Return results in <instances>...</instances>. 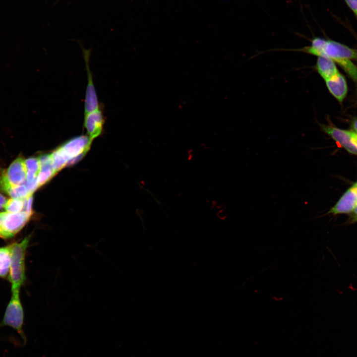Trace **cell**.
I'll use <instances>...</instances> for the list:
<instances>
[{"label":"cell","mask_w":357,"mask_h":357,"mask_svg":"<svg viewBox=\"0 0 357 357\" xmlns=\"http://www.w3.org/2000/svg\"><path fill=\"white\" fill-rule=\"evenodd\" d=\"M11 198L24 199L31 195L24 184L13 186L7 193Z\"/></svg>","instance_id":"16"},{"label":"cell","mask_w":357,"mask_h":357,"mask_svg":"<svg viewBox=\"0 0 357 357\" xmlns=\"http://www.w3.org/2000/svg\"><path fill=\"white\" fill-rule=\"evenodd\" d=\"M11 292L10 300L6 308L3 318L0 322V328L5 326L12 327L25 343L26 338L23 331L24 311L19 298V291Z\"/></svg>","instance_id":"3"},{"label":"cell","mask_w":357,"mask_h":357,"mask_svg":"<svg viewBox=\"0 0 357 357\" xmlns=\"http://www.w3.org/2000/svg\"><path fill=\"white\" fill-rule=\"evenodd\" d=\"M355 13V14H356V16H357V12H356V13Z\"/></svg>","instance_id":"24"},{"label":"cell","mask_w":357,"mask_h":357,"mask_svg":"<svg viewBox=\"0 0 357 357\" xmlns=\"http://www.w3.org/2000/svg\"><path fill=\"white\" fill-rule=\"evenodd\" d=\"M24 208V199L10 198L7 200L4 207L6 212L16 213L23 211Z\"/></svg>","instance_id":"17"},{"label":"cell","mask_w":357,"mask_h":357,"mask_svg":"<svg viewBox=\"0 0 357 357\" xmlns=\"http://www.w3.org/2000/svg\"><path fill=\"white\" fill-rule=\"evenodd\" d=\"M39 158L40 170L37 178L38 187L48 181L54 176L55 172L52 164L50 154L44 155Z\"/></svg>","instance_id":"12"},{"label":"cell","mask_w":357,"mask_h":357,"mask_svg":"<svg viewBox=\"0 0 357 357\" xmlns=\"http://www.w3.org/2000/svg\"><path fill=\"white\" fill-rule=\"evenodd\" d=\"M353 131L357 133V118L353 120L351 124Z\"/></svg>","instance_id":"21"},{"label":"cell","mask_w":357,"mask_h":357,"mask_svg":"<svg viewBox=\"0 0 357 357\" xmlns=\"http://www.w3.org/2000/svg\"><path fill=\"white\" fill-rule=\"evenodd\" d=\"M104 121L103 112L100 108L84 114V126L92 140L102 133Z\"/></svg>","instance_id":"9"},{"label":"cell","mask_w":357,"mask_h":357,"mask_svg":"<svg viewBox=\"0 0 357 357\" xmlns=\"http://www.w3.org/2000/svg\"><path fill=\"white\" fill-rule=\"evenodd\" d=\"M26 168V181L31 182L37 179L40 170L39 158H30L25 160Z\"/></svg>","instance_id":"15"},{"label":"cell","mask_w":357,"mask_h":357,"mask_svg":"<svg viewBox=\"0 0 357 357\" xmlns=\"http://www.w3.org/2000/svg\"><path fill=\"white\" fill-rule=\"evenodd\" d=\"M315 68L319 75L325 80L333 77L339 73L335 62L326 57H318Z\"/></svg>","instance_id":"13"},{"label":"cell","mask_w":357,"mask_h":357,"mask_svg":"<svg viewBox=\"0 0 357 357\" xmlns=\"http://www.w3.org/2000/svg\"><path fill=\"white\" fill-rule=\"evenodd\" d=\"M356 183V184L357 185V182Z\"/></svg>","instance_id":"25"},{"label":"cell","mask_w":357,"mask_h":357,"mask_svg":"<svg viewBox=\"0 0 357 357\" xmlns=\"http://www.w3.org/2000/svg\"><path fill=\"white\" fill-rule=\"evenodd\" d=\"M353 212H354V218L357 221V205Z\"/></svg>","instance_id":"22"},{"label":"cell","mask_w":357,"mask_h":357,"mask_svg":"<svg viewBox=\"0 0 357 357\" xmlns=\"http://www.w3.org/2000/svg\"><path fill=\"white\" fill-rule=\"evenodd\" d=\"M0 238H3L4 239V236L3 231L0 226Z\"/></svg>","instance_id":"23"},{"label":"cell","mask_w":357,"mask_h":357,"mask_svg":"<svg viewBox=\"0 0 357 357\" xmlns=\"http://www.w3.org/2000/svg\"><path fill=\"white\" fill-rule=\"evenodd\" d=\"M7 200L4 196L0 194V210L4 207Z\"/></svg>","instance_id":"20"},{"label":"cell","mask_w":357,"mask_h":357,"mask_svg":"<svg viewBox=\"0 0 357 357\" xmlns=\"http://www.w3.org/2000/svg\"><path fill=\"white\" fill-rule=\"evenodd\" d=\"M357 205V185L355 183L342 196L328 213L334 215L346 214L354 211Z\"/></svg>","instance_id":"8"},{"label":"cell","mask_w":357,"mask_h":357,"mask_svg":"<svg viewBox=\"0 0 357 357\" xmlns=\"http://www.w3.org/2000/svg\"><path fill=\"white\" fill-rule=\"evenodd\" d=\"M83 53L87 73V85L84 99V114H85L99 109L100 105L89 67L90 52L88 50L83 49Z\"/></svg>","instance_id":"5"},{"label":"cell","mask_w":357,"mask_h":357,"mask_svg":"<svg viewBox=\"0 0 357 357\" xmlns=\"http://www.w3.org/2000/svg\"><path fill=\"white\" fill-rule=\"evenodd\" d=\"M322 56L328 57L333 61L339 59L357 60V50L352 49L337 42L328 40L325 45Z\"/></svg>","instance_id":"7"},{"label":"cell","mask_w":357,"mask_h":357,"mask_svg":"<svg viewBox=\"0 0 357 357\" xmlns=\"http://www.w3.org/2000/svg\"><path fill=\"white\" fill-rule=\"evenodd\" d=\"M349 132L352 142L357 148V133L353 130H349Z\"/></svg>","instance_id":"19"},{"label":"cell","mask_w":357,"mask_h":357,"mask_svg":"<svg viewBox=\"0 0 357 357\" xmlns=\"http://www.w3.org/2000/svg\"><path fill=\"white\" fill-rule=\"evenodd\" d=\"M349 8L355 13L357 12V0H344Z\"/></svg>","instance_id":"18"},{"label":"cell","mask_w":357,"mask_h":357,"mask_svg":"<svg viewBox=\"0 0 357 357\" xmlns=\"http://www.w3.org/2000/svg\"><path fill=\"white\" fill-rule=\"evenodd\" d=\"M319 124L322 130L342 147L351 154L357 155V148L352 141L349 130H343L330 125Z\"/></svg>","instance_id":"6"},{"label":"cell","mask_w":357,"mask_h":357,"mask_svg":"<svg viewBox=\"0 0 357 357\" xmlns=\"http://www.w3.org/2000/svg\"><path fill=\"white\" fill-rule=\"evenodd\" d=\"M31 235L19 242L10 244V266L8 279L11 285V292L19 291L26 279L25 255Z\"/></svg>","instance_id":"2"},{"label":"cell","mask_w":357,"mask_h":357,"mask_svg":"<svg viewBox=\"0 0 357 357\" xmlns=\"http://www.w3.org/2000/svg\"><path fill=\"white\" fill-rule=\"evenodd\" d=\"M4 171L8 181L12 186L22 184L26 179L25 160L20 156L15 159Z\"/></svg>","instance_id":"10"},{"label":"cell","mask_w":357,"mask_h":357,"mask_svg":"<svg viewBox=\"0 0 357 357\" xmlns=\"http://www.w3.org/2000/svg\"><path fill=\"white\" fill-rule=\"evenodd\" d=\"M325 81L329 92L340 102H342L346 97L348 90L347 82L344 77L339 73Z\"/></svg>","instance_id":"11"},{"label":"cell","mask_w":357,"mask_h":357,"mask_svg":"<svg viewBox=\"0 0 357 357\" xmlns=\"http://www.w3.org/2000/svg\"><path fill=\"white\" fill-rule=\"evenodd\" d=\"M31 216L32 214L25 211L16 213L0 212V226L4 234V239L10 238L20 232Z\"/></svg>","instance_id":"4"},{"label":"cell","mask_w":357,"mask_h":357,"mask_svg":"<svg viewBox=\"0 0 357 357\" xmlns=\"http://www.w3.org/2000/svg\"><path fill=\"white\" fill-rule=\"evenodd\" d=\"M92 139L81 135L72 138L50 154L53 168L56 173L67 165L71 160L79 159L90 148Z\"/></svg>","instance_id":"1"},{"label":"cell","mask_w":357,"mask_h":357,"mask_svg":"<svg viewBox=\"0 0 357 357\" xmlns=\"http://www.w3.org/2000/svg\"><path fill=\"white\" fill-rule=\"evenodd\" d=\"M10 266V244L0 247V278H8Z\"/></svg>","instance_id":"14"}]
</instances>
